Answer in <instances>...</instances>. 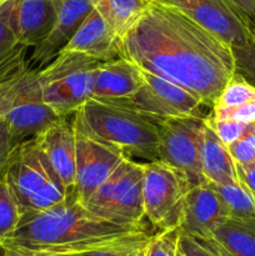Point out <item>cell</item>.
I'll return each mask as SVG.
<instances>
[{"label":"cell","mask_w":255,"mask_h":256,"mask_svg":"<svg viewBox=\"0 0 255 256\" xmlns=\"http://www.w3.org/2000/svg\"><path fill=\"white\" fill-rule=\"evenodd\" d=\"M122 56L185 88L210 108L235 72L230 45L155 0L122 36Z\"/></svg>","instance_id":"obj_1"},{"label":"cell","mask_w":255,"mask_h":256,"mask_svg":"<svg viewBox=\"0 0 255 256\" xmlns=\"http://www.w3.org/2000/svg\"><path fill=\"white\" fill-rule=\"evenodd\" d=\"M138 230L142 229L95 216L72 190L49 209L22 212L14 232L2 242L32 252H82Z\"/></svg>","instance_id":"obj_2"},{"label":"cell","mask_w":255,"mask_h":256,"mask_svg":"<svg viewBox=\"0 0 255 256\" xmlns=\"http://www.w3.org/2000/svg\"><path fill=\"white\" fill-rule=\"evenodd\" d=\"M160 122L125 105L94 98L74 112L75 132L119 150L128 159L145 162L159 160Z\"/></svg>","instance_id":"obj_3"},{"label":"cell","mask_w":255,"mask_h":256,"mask_svg":"<svg viewBox=\"0 0 255 256\" xmlns=\"http://www.w3.org/2000/svg\"><path fill=\"white\" fill-rule=\"evenodd\" d=\"M102 62L76 52L62 50L36 70L42 99L60 116L74 114L92 95L95 74Z\"/></svg>","instance_id":"obj_4"},{"label":"cell","mask_w":255,"mask_h":256,"mask_svg":"<svg viewBox=\"0 0 255 256\" xmlns=\"http://www.w3.org/2000/svg\"><path fill=\"white\" fill-rule=\"evenodd\" d=\"M82 205L100 219L142 229V164L125 158Z\"/></svg>","instance_id":"obj_5"},{"label":"cell","mask_w":255,"mask_h":256,"mask_svg":"<svg viewBox=\"0 0 255 256\" xmlns=\"http://www.w3.org/2000/svg\"><path fill=\"white\" fill-rule=\"evenodd\" d=\"M192 185L186 178L162 162L142 164L145 218L158 232L179 229Z\"/></svg>","instance_id":"obj_6"},{"label":"cell","mask_w":255,"mask_h":256,"mask_svg":"<svg viewBox=\"0 0 255 256\" xmlns=\"http://www.w3.org/2000/svg\"><path fill=\"white\" fill-rule=\"evenodd\" d=\"M205 118H170L159 124V162L182 172L192 186L206 184L200 162Z\"/></svg>","instance_id":"obj_7"},{"label":"cell","mask_w":255,"mask_h":256,"mask_svg":"<svg viewBox=\"0 0 255 256\" xmlns=\"http://www.w3.org/2000/svg\"><path fill=\"white\" fill-rule=\"evenodd\" d=\"M142 69V68H140ZM144 85L132 98L112 100L158 120L170 118H206L202 115V104L199 98L185 88L142 69ZM108 102V100H106Z\"/></svg>","instance_id":"obj_8"},{"label":"cell","mask_w":255,"mask_h":256,"mask_svg":"<svg viewBox=\"0 0 255 256\" xmlns=\"http://www.w3.org/2000/svg\"><path fill=\"white\" fill-rule=\"evenodd\" d=\"M60 115L42 99L36 70H26L5 115L14 148L35 139Z\"/></svg>","instance_id":"obj_9"},{"label":"cell","mask_w":255,"mask_h":256,"mask_svg":"<svg viewBox=\"0 0 255 256\" xmlns=\"http://www.w3.org/2000/svg\"><path fill=\"white\" fill-rule=\"evenodd\" d=\"M179 10L232 48L242 46L255 34L222 0H155Z\"/></svg>","instance_id":"obj_10"},{"label":"cell","mask_w":255,"mask_h":256,"mask_svg":"<svg viewBox=\"0 0 255 256\" xmlns=\"http://www.w3.org/2000/svg\"><path fill=\"white\" fill-rule=\"evenodd\" d=\"M48 169L54 172L62 186L72 192L75 184L76 132L74 114L60 116L32 139Z\"/></svg>","instance_id":"obj_11"},{"label":"cell","mask_w":255,"mask_h":256,"mask_svg":"<svg viewBox=\"0 0 255 256\" xmlns=\"http://www.w3.org/2000/svg\"><path fill=\"white\" fill-rule=\"evenodd\" d=\"M124 159V154L119 150L76 132V164L72 192L82 204L92 196Z\"/></svg>","instance_id":"obj_12"},{"label":"cell","mask_w":255,"mask_h":256,"mask_svg":"<svg viewBox=\"0 0 255 256\" xmlns=\"http://www.w3.org/2000/svg\"><path fill=\"white\" fill-rule=\"evenodd\" d=\"M54 24L46 36L32 48L28 58L29 69L40 70L49 64L68 44L92 8L90 0H55Z\"/></svg>","instance_id":"obj_13"},{"label":"cell","mask_w":255,"mask_h":256,"mask_svg":"<svg viewBox=\"0 0 255 256\" xmlns=\"http://www.w3.org/2000/svg\"><path fill=\"white\" fill-rule=\"evenodd\" d=\"M4 178L19 205L20 212L26 210L30 199L49 180L59 182L54 172L48 169L32 140L15 149Z\"/></svg>","instance_id":"obj_14"},{"label":"cell","mask_w":255,"mask_h":256,"mask_svg":"<svg viewBox=\"0 0 255 256\" xmlns=\"http://www.w3.org/2000/svg\"><path fill=\"white\" fill-rule=\"evenodd\" d=\"M230 218L226 205L210 182L192 186L188 192L180 232L198 239H209L212 232Z\"/></svg>","instance_id":"obj_15"},{"label":"cell","mask_w":255,"mask_h":256,"mask_svg":"<svg viewBox=\"0 0 255 256\" xmlns=\"http://www.w3.org/2000/svg\"><path fill=\"white\" fill-rule=\"evenodd\" d=\"M122 38L92 9L62 50L82 52L104 62L122 58Z\"/></svg>","instance_id":"obj_16"},{"label":"cell","mask_w":255,"mask_h":256,"mask_svg":"<svg viewBox=\"0 0 255 256\" xmlns=\"http://www.w3.org/2000/svg\"><path fill=\"white\" fill-rule=\"evenodd\" d=\"M144 85L142 69L122 56L104 62L95 74L92 98L99 100H122L132 98Z\"/></svg>","instance_id":"obj_17"},{"label":"cell","mask_w":255,"mask_h":256,"mask_svg":"<svg viewBox=\"0 0 255 256\" xmlns=\"http://www.w3.org/2000/svg\"><path fill=\"white\" fill-rule=\"evenodd\" d=\"M55 14V0H14L10 20L19 42L36 46L52 29Z\"/></svg>","instance_id":"obj_18"},{"label":"cell","mask_w":255,"mask_h":256,"mask_svg":"<svg viewBox=\"0 0 255 256\" xmlns=\"http://www.w3.org/2000/svg\"><path fill=\"white\" fill-rule=\"evenodd\" d=\"M200 162L202 174L208 182L226 184L236 182V162L229 150L218 138L212 125L205 118L200 139Z\"/></svg>","instance_id":"obj_19"},{"label":"cell","mask_w":255,"mask_h":256,"mask_svg":"<svg viewBox=\"0 0 255 256\" xmlns=\"http://www.w3.org/2000/svg\"><path fill=\"white\" fill-rule=\"evenodd\" d=\"M14 0L0 4V84L24 74L28 69L29 48L19 42L12 28V9Z\"/></svg>","instance_id":"obj_20"},{"label":"cell","mask_w":255,"mask_h":256,"mask_svg":"<svg viewBox=\"0 0 255 256\" xmlns=\"http://www.w3.org/2000/svg\"><path fill=\"white\" fill-rule=\"evenodd\" d=\"M204 240L226 256H255V220L228 218Z\"/></svg>","instance_id":"obj_21"},{"label":"cell","mask_w":255,"mask_h":256,"mask_svg":"<svg viewBox=\"0 0 255 256\" xmlns=\"http://www.w3.org/2000/svg\"><path fill=\"white\" fill-rule=\"evenodd\" d=\"M105 22L124 36L144 15L152 0H90Z\"/></svg>","instance_id":"obj_22"},{"label":"cell","mask_w":255,"mask_h":256,"mask_svg":"<svg viewBox=\"0 0 255 256\" xmlns=\"http://www.w3.org/2000/svg\"><path fill=\"white\" fill-rule=\"evenodd\" d=\"M152 236L146 230H138L76 254L79 256H146Z\"/></svg>","instance_id":"obj_23"},{"label":"cell","mask_w":255,"mask_h":256,"mask_svg":"<svg viewBox=\"0 0 255 256\" xmlns=\"http://www.w3.org/2000/svg\"><path fill=\"white\" fill-rule=\"evenodd\" d=\"M210 184L226 205L230 218L255 220V195L242 182L236 180L226 184Z\"/></svg>","instance_id":"obj_24"},{"label":"cell","mask_w":255,"mask_h":256,"mask_svg":"<svg viewBox=\"0 0 255 256\" xmlns=\"http://www.w3.org/2000/svg\"><path fill=\"white\" fill-rule=\"evenodd\" d=\"M255 102V86L235 72L222 90L212 106L230 108Z\"/></svg>","instance_id":"obj_25"},{"label":"cell","mask_w":255,"mask_h":256,"mask_svg":"<svg viewBox=\"0 0 255 256\" xmlns=\"http://www.w3.org/2000/svg\"><path fill=\"white\" fill-rule=\"evenodd\" d=\"M20 208L5 178L0 179V239H6L20 219Z\"/></svg>","instance_id":"obj_26"},{"label":"cell","mask_w":255,"mask_h":256,"mask_svg":"<svg viewBox=\"0 0 255 256\" xmlns=\"http://www.w3.org/2000/svg\"><path fill=\"white\" fill-rule=\"evenodd\" d=\"M69 192H68L59 182L52 179L49 180L30 199L26 210H38L39 212V210L49 209V208L62 202Z\"/></svg>","instance_id":"obj_27"},{"label":"cell","mask_w":255,"mask_h":256,"mask_svg":"<svg viewBox=\"0 0 255 256\" xmlns=\"http://www.w3.org/2000/svg\"><path fill=\"white\" fill-rule=\"evenodd\" d=\"M230 155L236 164L255 162V122L248 124L244 134L228 146Z\"/></svg>","instance_id":"obj_28"},{"label":"cell","mask_w":255,"mask_h":256,"mask_svg":"<svg viewBox=\"0 0 255 256\" xmlns=\"http://www.w3.org/2000/svg\"><path fill=\"white\" fill-rule=\"evenodd\" d=\"M180 229L158 232L150 239L146 256H176Z\"/></svg>","instance_id":"obj_29"},{"label":"cell","mask_w":255,"mask_h":256,"mask_svg":"<svg viewBox=\"0 0 255 256\" xmlns=\"http://www.w3.org/2000/svg\"><path fill=\"white\" fill-rule=\"evenodd\" d=\"M235 72L255 86V38L242 46L232 48Z\"/></svg>","instance_id":"obj_30"},{"label":"cell","mask_w":255,"mask_h":256,"mask_svg":"<svg viewBox=\"0 0 255 256\" xmlns=\"http://www.w3.org/2000/svg\"><path fill=\"white\" fill-rule=\"evenodd\" d=\"M209 118L212 120H232L242 124L255 122V102L230 108L212 106Z\"/></svg>","instance_id":"obj_31"},{"label":"cell","mask_w":255,"mask_h":256,"mask_svg":"<svg viewBox=\"0 0 255 256\" xmlns=\"http://www.w3.org/2000/svg\"><path fill=\"white\" fill-rule=\"evenodd\" d=\"M206 120L216 132L218 138L226 148L236 142L248 128V124L232 122V120H212V118H209V115L206 116Z\"/></svg>","instance_id":"obj_32"},{"label":"cell","mask_w":255,"mask_h":256,"mask_svg":"<svg viewBox=\"0 0 255 256\" xmlns=\"http://www.w3.org/2000/svg\"><path fill=\"white\" fill-rule=\"evenodd\" d=\"M179 250L184 256H220L206 244L204 240L188 235L180 232L179 242H178Z\"/></svg>","instance_id":"obj_33"},{"label":"cell","mask_w":255,"mask_h":256,"mask_svg":"<svg viewBox=\"0 0 255 256\" xmlns=\"http://www.w3.org/2000/svg\"><path fill=\"white\" fill-rule=\"evenodd\" d=\"M16 148H14L10 138L9 128L5 118L0 120V179L5 176L8 166L12 159Z\"/></svg>","instance_id":"obj_34"},{"label":"cell","mask_w":255,"mask_h":256,"mask_svg":"<svg viewBox=\"0 0 255 256\" xmlns=\"http://www.w3.org/2000/svg\"><path fill=\"white\" fill-rule=\"evenodd\" d=\"M234 10L255 34V0H222Z\"/></svg>","instance_id":"obj_35"},{"label":"cell","mask_w":255,"mask_h":256,"mask_svg":"<svg viewBox=\"0 0 255 256\" xmlns=\"http://www.w3.org/2000/svg\"><path fill=\"white\" fill-rule=\"evenodd\" d=\"M24 74L0 84V120H2V118H5V115H6L8 110H9L10 105H12V100H14L15 98V94H16L18 92V88H19L20 85V80H22V75Z\"/></svg>","instance_id":"obj_36"},{"label":"cell","mask_w":255,"mask_h":256,"mask_svg":"<svg viewBox=\"0 0 255 256\" xmlns=\"http://www.w3.org/2000/svg\"><path fill=\"white\" fill-rule=\"evenodd\" d=\"M236 174L239 182L255 195V162L249 164H236Z\"/></svg>","instance_id":"obj_37"},{"label":"cell","mask_w":255,"mask_h":256,"mask_svg":"<svg viewBox=\"0 0 255 256\" xmlns=\"http://www.w3.org/2000/svg\"><path fill=\"white\" fill-rule=\"evenodd\" d=\"M6 249L8 256H35L32 254V252H28V250L24 249H20V248L16 246H12V245H6V244H2Z\"/></svg>","instance_id":"obj_38"},{"label":"cell","mask_w":255,"mask_h":256,"mask_svg":"<svg viewBox=\"0 0 255 256\" xmlns=\"http://www.w3.org/2000/svg\"><path fill=\"white\" fill-rule=\"evenodd\" d=\"M35 256H79L76 252H32Z\"/></svg>","instance_id":"obj_39"},{"label":"cell","mask_w":255,"mask_h":256,"mask_svg":"<svg viewBox=\"0 0 255 256\" xmlns=\"http://www.w3.org/2000/svg\"><path fill=\"white\" fill-rule=\"evenodd\" d=\"M0 256H8L6 249H5V246L2 245V242H0Z\"/></svg>","instance_id":"obj_40"},{"label":"cell","mask_w":255,"mask_h":256,"mask_svg":"<svg viewBox=\"0 0 255 256\" xmlns=\"http://www.w3.org/2000/svg\"><path fill=\"white\" fill-rule=\"evenodd\" d=\"M202 240H204V239H202ZM204 242H205V240H204ZM206 242V244H208V245H209V246H212V245H210V244H209V242ZM212 249H214V250H215V252H218V254H219L220 256H226V255H224V254H222V252H219V250H216V249H215V248H214V246H212Z\"/></svg>","instance_id":"obj_41"},{"label":"cell","mask_w":255,"mask_h":256,"mask_svg":"<svg viewBox=\"0 0 255 256\" xmlns=\"http://www.w3.org/2000/svg\"><path fill=\"white\" fill-rule=\"evenodd\" d=\"M176 256H184V255L182 254V252H180V250H179V246H178V252H176Z\"/></svg>","instance_id":"obj_42"},{"label":"cell","mask_w":255,"mask_h":256,"mask_svg":"<svg viewBox=\"0 0 255 256\" xmlns=\"http://www.w3.org/2000/svg\"><path fill=\"white\" fill-rule=\"evenodd\" d=\"M5 2V0H0V4H2V2Z\"/></svg>","instance_id":"obj_43"},{"label":"cell","mask_w":255,"mask_h":256,"mask_svg":"<svg viewBox=\"0 0 255 256\" xmlns=\"http://www.w3.org/2000/svg\"><path fill=\"white\" fill-rule=\"evenodd\" d=\"M0 242H2V239H0Z\"/></svg>","instance_id":"obj_44"},{"label":"cell","mask_w":255,"mask_h":256,"mask_svg":"<svg viewBox=\"0 0 255 256\" xmlns=\"http://www.w3.org/2000/svg\"><path fill=\"white\" fill-rule=\"evenodd\" d=\"M205 242H206V240H205Z\"/></svg>","instance_id":"obj_45"}]
</instances>
